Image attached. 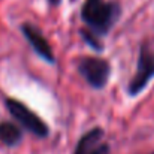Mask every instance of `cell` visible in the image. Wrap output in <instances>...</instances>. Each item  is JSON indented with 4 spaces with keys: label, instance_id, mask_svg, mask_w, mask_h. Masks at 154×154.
I'll list each match as a JSON object with an SVG mask.
<instances>
[{
    "label": "cell",
    "instance_id": "obj_1",
    "mask_svg": "<svg viewBox=\"0 0 154 154\" xmlns=\"http://www.w3.org/2000/svg\"><path fill=\"white\" fill-rule=\"evenodd\" d=\"M121 17V6L117 2L85 0L81 8V18L87 26L85 30L97 38L106 36Z\"/></svg>",
    "mask_w": 154,
    "mask_h": 154
},
{
    "label": "cell",
    "instance_id": "obj_2",
    "mask_svg": "<svg viewBox=\"0 0 154 154\" xmlns=\"http://www.w3.org/2000/svg\"><path fill=\"white\" fill-rule=\"evenodd\" d=\"M154 79V50L148 45V42H142L139 47L136 72L132 76L127 85V94L130 97L139 96L148 84Z\"/></svg>",
    "mask_w": 154,
    "mask_h": 154
},
{
    "label": "cell",
    "instance_id": "obj_3",
    "mask_svg": "<svg viewBox=\"0 0 154 154\" xmlns=\"http://www.w3.org/2000/svg\"><path fill=\"white\" fill-rule=\"evenodd\" d=\"M5 103H6V108L11 112V115L21 124L23 129L33 133L38 138H48V135H50L48 124L36 112H33L26 103L17 100V99H12V97H8Z\"/></svg>",
    "mask_w": 154,
    "mask_h": 154
},
{
    "label": "cell",
    "instance_id": "obj_4",
    "mask_svg": "<svg viewBox=\"0 0 154 154\" xmlns=\"http://www.w3.org/2000/svg\"><path fill=\"white\" fill-rule=\"evenodd\" d=\"M78 72L91 88L102 90L111 78V63L102 57L84 55L78 61Z\"/></svg>",
    "mask_w": 154,
    "mask_h": 154
},
{
    "label": "cell",
    "instance_id": "obj_5",
    "mask_svg": "<svg viewBox=\"0 0 154 154\" xmlns=\"http://www.w3.org/2000/svg\"><path fill=\"white\" fill-rule=\"evenodd\" d=\"M21 32H23L24 38L27 39V42L30 44V47L42 60H45L50 64H55L57 60H55L54 51H52L50 42L47 41V38L42 35L41 29H38L36 26H33L30 23H24L21 26Z\"/></svg>",
    "mask_w": 154,
    "mask_h": 154
},
{
    "label": "cell",
    "instance_id": "obj_6",
    "mask_svg": "<svg viewBox=\"0 0 154 154\" xmlns=\"http://www.w3.org/2000/svg\"><path fill=\"white\" fill-rule=\"evenodd\" d=\"M103 136L105 132L102 127L90 129L79 138L73 154H111V147L103 141Z\"/></svg>",
    "mask_w": 154,
    "mask_h": 154
},
{
    "label": "cell",
    "instance_id": "obj_7",
    "mask_svg": "<svg viewBox=\"0 0 154 154\" xmlns=\"http://www.w3.org/2000/svg\"><path fill=\"white\" fill-rule=\"evenodd\" d=\"M23 139V130L9 121L0 123V142L6 147H17Z\"/></svg>",
    "mask_w": 154,
    "mask_h": 154
},
{
    "label": "cell",
    "instance_id": "obj_8",
    "mask_svg": "<svg viewBox=\"0 0 154 154\" xmlns=\"http://www.w3.org/2000/svg\"><path fill=\"white\" fill-rule=\"evenodd\" d=\"M81 36H82L84 42L88 44V47H91L94 51H103V44H102V41H100V38L94 36L93 33H90L85 29L81 30Z\"/></svg>",
    "mask_w": 154,
    "mask_h": 154
},
{
    "label": "cell",
    "instance_id": "obj_9",
    "mask_svg": "<svg viewBox=\"0 0 154 154\" xmlns=\"http://www.w3.org/2000/svg\"><path fill=\"white\" fill-rule=\"evenodd\" d=\"M48 3H50L51 6H58V5L61 3V0H48Z\"/></svg>",
    "mask_w": 154,
    "mask_h": 154
},
{
    "label": "cell",
    "instance_id": "obj_10",
    "mask_svg": "<svg viewBox=\"0 0 154 154\" xmlns=\"http://www.w3.org/2000/svg\"><path fill=\"white\" fill-rule=\"evenodd\" d=\"M151 154H154V153H151Z\"/></svg>",
    "mask_w": 154,
    "mask_h": 154
}]
</instances>
